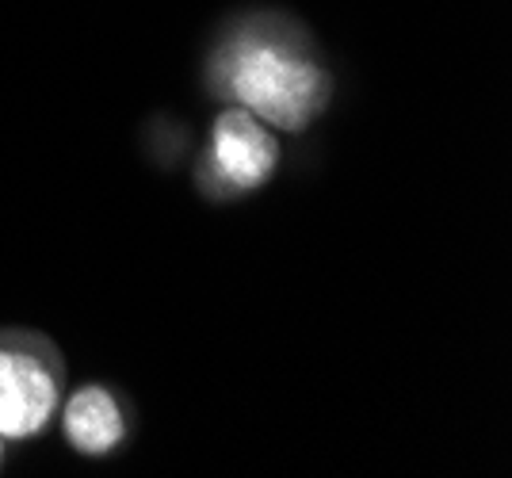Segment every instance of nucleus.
<instances>
[{
	"instance_id": "nucleus-1",
	"label": "nucleus",
	"mask_w": 512,
	"mask_h": 478,
	"mask_svg": "<svg viewBox=\"0 0 512 478\" xmlns=\"http://www.w3.org/2000/svg\"><path fill=\"white\" fill-rule=\"evenodd\" d=\"M214 85L268 127L299 131L325 104L321 69L295 46L245 35L214 62Z\"/></svg>"
},
{
	"instance_id": "nucleus-5",
	"label": "nucleus",
	"mask_w": 512,
	"mask_h": 478,
	"mask_svg": "<svg viewBox=\"0 0 512 478\" xmlns=\"http://www.w3.org/2000/svg\"><path fill=\"white\" fill-rule=\"evenodd\" d=\"M0 440H4V436H0ZM0 452H4V444H0Z\"/></svg>"
},
{
	"instance_id": "nucleus-4",
	"label": "nucleus",
	"mask_w": 512,
	"mask_h": 478,
	"mask_svg": "<svg viewBox=\"0 0 512 478\" xmlns=\"http://www.w3.org/2000/svg\"><path fill=\"white\" fill-rule=\"evenodd\" d=\"M65 433L69 444L85 456H104L123 440V413L104 387H85L65 406Z\"/></svg>"
},
{
	"instance_id": "nucleus-3",
	"label": "nucleus",
	"mask_w": 512,
	"mask_h": 478,
	"mask_svg": "<svg viewBox=\"0 0 512 478\" xmlns=\"http://www.w3.org/2000/svg\"><path fill=\"white\" fill-rule=\"evenodd\" d=\"M58 410V383L35 352L0 348V436H35Z\"/></svg>"
},
{
	"instance_id": "nucleus-2",
	"label": "nucleus",
	"mask_w": 512,
	"mask_h": 478,
	"mask_svg": "<svg viewBox=\"0 0 512 478\" xmlns=\"http://www.w3.org/2000/svg\"><path fill=\"white\" fill-rule=\"evenodd\" d=\"M214 180L230 192L260 188L279 165V142L268 134V123H260L245 108L226 111L211 131V153H207Z\"/></svg>"
}]
</instances>
